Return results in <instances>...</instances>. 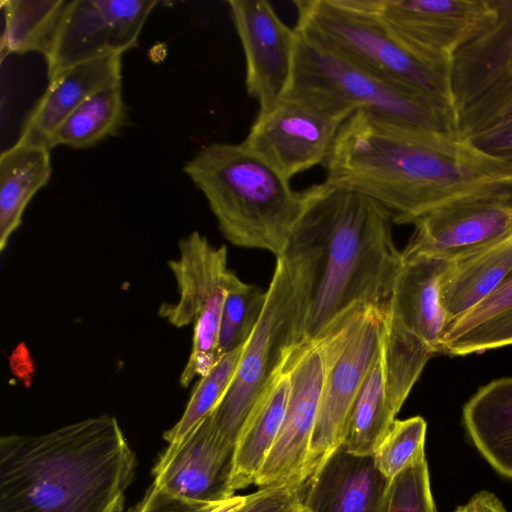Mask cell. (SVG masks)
Segmentation results:
<instances>
[{
  "label": "cell",
  "mask_w": 512,
  "mask_h": 512,
  "mask_svg": "<svg viewBox=\"0 0 512 512\" xmlns=\"http://www.w3.org/2000/svg\"><path fill=\"white\" fill-rule=\"evenodd\" d=\"M323 167L325 181L372 198L397 224L461 201L512 203V162L360 110L342 125Z\"/></svg>",
  "instance_id": "obj_1"
},
{
  "label": "cell",
  "mask_w": 512,
  "mask_h": 512,
  "mask_svg": "<svg viewBox=\"0 0 512 512\" xmlns=\"http://www.w3.org/2000/svg\"><path fill=\"white\" fill-rule=\"evenodd\" d=\"M301 195L287 248L306 264L304 341L309 342L356 311H386L403 261L392 236L393 217L377 201L325 180Z\"/></svg>",
  "instance_id": "obj_2"
},
{
  "label": "cell",
  "mask_w": 512,
  "mask_h": 512,
  "mask_svg": "<svg viewBox=\"0 0 512 512\" xmlns=\"http://www.w3.org/2000/svg\"><path fill=\"white\" fill-rule=\"evenodd\" d=\"M136 456L114 416L0 438V512H121Z\"/></svg>",
  "instance_id": "obj_3"
},
{
  "label": "cell",
  "mask_w": 512,
  "mask_h": 512,
  "mask_svg": "<svg viewBox=\"0 0 512 512\" xmlns=\"http://www.w3.org/2000/svg\"><path fill=\"white\" fill-rule=\"evenodd\" d=\"M231 244L282 255L302 209L301 191L242 143H211L184 167Z\"/></svg>",
  "instance_id": "obj_4"
},
{
  "label": "cell",
  "mask_w": 512,
  "mask_h": 512,
  "mask_svg": "<svg viewBox=\"0 0 512 512\" xmlns=\"http://www.w3.org/2000/svg\"><path fill=\"white\" fill-rule=\"evenodd\" d=\"M308 291L304 259L287 249L276 257L263 312L243 346L234 376L221 400L204 419L225 444L235 448L250 415L289 355L304 342Z\"/></svg>",
  "instance_id": "obj_5"
},
{
  "label": "cell",
  "mask_w": 512,
  "mask_h": 512,
  "mask_svg": "<svg viewBox=\"0 0 512 512\" xmlns=\"http://www.w3.org/2000/svg\"><path fill=\"white\" fill-rule=\"evenodd\" d=\"M295 30L328 52L453 108L452 66L429 63L391 31L376 0H296Z\"/></svg>",
  "instance_id": "obj_6"
},
{
  "label": "cell",
  "mask_w": 512,
  "mask_h": 512,
  "mask_svg": "<svg viewBox=\"0 0 512 512\" xmlns=\"http://www.w3.org/2000/svg\"><path fill=\"white\" fill-rule=\"evenodd\" d=\"M289 91L315 95L354 112L365 111L457 138L453 109L364 70L299 33Z\"/></svg>",
  "instance_id": "obj_7"
},
{
  "label": "cell",
  "mask_w": 512,
  "mask_h": 512,
  "mask_svg": "<svg viewBox=\"0 0 512 512\" xmlns=\"http://www.w3.org/2000/svg\"><path fill=\"white\" fill-rule=\"evenodd\" d=\"M179 256L168 261L177 284L176 303H163L159 316L181 328L194 324L191 352L180 375L187 387L222 358L219 333L231 270L227 248L216 247L201 233L191 232L178 244Z\"/></svg>",
  "instance_id": "obj_8"
},
{
  "label": "cell",
  "mask_w": 512,
  "mask_h": 512,
  "mask_svg": "<svg viewBox=\"0 0 512 512\" xmlns=\"http://www.w3.org/2000/svg\"><path fill=\"white\" fill-rule=\"evenodd\" d=\"M495 19L454 56L453 108L459 140L512 120V0H490Z\"/></svg>",
  "instance_id": "obj_9"
},
{
  "label": "cell",
  "mask_w": 512,
  "mask_h": 512,
  "mask_svg": "<svg viewBox=\"0 0 512 512\" xmlns=\"http://www.w3.org/2000/svg\"><path fill=\"white\" fill-rule=\"evenodd\" d=\"M385 316L375 307L359 310L319 337L327 370L309 449L310 477L343 444L353 403L381 351Z\"/></svg>",
  "instance_id": "obj_10"
},
{
  "label": "cell",
  "mask_w": 512,
  "mask_h": 512,
  "mask_svg": "<svg viewBox=\"0 0 512 512\" xmlns=\"http://www.w3.org/2000/svg\"><path fill=\"white\" fill-rule=\"evenodd\" d=\"M353 113L318 96L289 91L258 112L243 143L290 181L324 165L342 125Z\"/></svg>",
  "instance_id": "obj_11"
},
{
  "label": "cell",
  "mask_w": 512,
  "mask_h": 512,
  "mask_svg": "<svg viewBox=\"0 0 512 512\" xmlns=\"http://www.w3.org/2000/svg\"><path fill=\"white\" fill-rule=\"evenodd\" d=\"M286 365L290 378L288 404L276 441L256 477L259 488H302L310 477L309 449L327 370L323 340L296 346Z\"/></svg>",
  "instance_id": "obj_12"
},
{
  "label": "cell",
  "mask_w": 512,
  "mask_h": 512,
  "mask_svg": "<svg viewBox=\"0 0 512 512\" xmlns=\"http://www.w3.org/2000/svg\"><path fill=\"white\" fill-rule=\"evenodd\" d=\"M156 0L68 1L44 58L48 78L79 63L138 46Z\"/></svg>",
  "instance_id": "obj_13"
},
{
  "label": "cell",
  "mask_w": 512,
  "mask_h": 512,
  "mask_svg": "<svg viewBox=\"0 0 512 512\" xmlns=\"http://www.w3.org/2000/svg\"><path fill=\"white\" fill-rule=\"evenodd\" d=\"M376 8L402 43L437 65H453L496 16L490 0H376Z\"/></svg>",
  "instance_id": "obj_14"
},
{
  "label": "cell",
  "mask_w": 512,
  "mask_h": 512,
  "mask_svg": "<svg viewBox=\"0 0 512 512\" xmlns=\"http://www.w3.org/2000/svg\"><path fill=\"white\" fill-rule=\"evenodd\" d=\"M402 260L421 257L456 262L512 237V203L490 199L456 202L414 224Z\"/></svg>",
  "instance_id": "obj_15"
},
{
  "label": "cell",
  "mask_w": 512,
  "mask_h": 512,
  "mask_svg": "<svg viewBox=\"0 0 512 512\" xmlns=\"http://www.w3.org/2000/svg\"><path fill=\"white\" fill-rule=\"evenodd\" d=\"M231 18L246 63L245 87L259 111L272 107L289 90L298 41L265 0H229Z\"/></svg>",
  "instance_id": "obj_16"
},
{
  "label": "cell",
  "mask_w": 512,
  "mask_h": 512,
  "mask_svg": "<svg viewBox=\"0 0 512 512\" xmlns=\"http://www.w3.org/2000/svg\"><path fill=\"white\" fill-rule=\"evenodd\" d=\"M449 265L427 257L403 261L389 297L385 337L424 363L441 353L447 318L440 283Z\"/></svg>",
  "instance_id": "obj_17"
},
{
  "label": "cell",
  "mask_w": 512,
  "mask_h": 512,
  "mask_svg": "<svg viewBox=\"0 0 512 512\" xmlns=\"http://www.w3.org/2000/svg\"><path fill=\"white\" fill-rule=\"evenodd\" d=\"M234 450L203 420L178 442L168 444L153 468V484L190 503L221 504L234 496Z\"/></svg>",
  "instance_id": "obj_18"
},
{
  "label": "cell",
  "mask_w": 512,
  "mask_h": 512,
  "mask_svg": "<svg viewBox=\"0 0 512 512\" xmlns=\"http://www.w3.org/2000/svg\"><path fill=\"white\" fill-rule=\"evenodd\" d=\"M389 487L373 455H354L341 445L303 486L302 503L311 512H387Z\"/></svg>",
  "instance_id": "obj_19"
},
{
  "label": "cell",
  "mask_w": 512,
  "mask_h": 512,
  "mask_svg": "<svg viewBox=\"0 0 512 512\" xmlns=\"http://www.w3.org/2000/svg\"><path fill=\"white\" fill-rule=\"evenodd\" d=\"M122 81V55L76 64L49 78V84L26 117L17 142L49 147L61 123L88 97Z\"/></svg>",
  "instance_id": "obj_20"
},
{
  "label": "cell",
  "mask_w": 512,
  "mask_h": 512,
  "mask_svg": "<svg viewBox=\"0 0 512 512\" xmlns=\"http://www.w3.org/2000/svg\"><path fill=\"white\" fill-rule=\"evenodd\" d=\"M511 272L512 237L470 257L450 262L440 283L446 328L488 299Z\"/></svg>",
  "instance_id": "obj_21"
},
{
  "label": "cell",
  "mask_w": 512,
  "mask_h": 512,
  "mask_svg": "<svg viewBox=\"0 0 512 512\" xmlns=\"http://www.w3.org/2000/svg\"><path fill=\"white\" fill-rule=\"evenodd\" d=\"M463 423L485 460L512 479V378L481 387L464 405Z\"/></svg>",
  "instance_id": "obj_22"
},
{
  "label": "cell",
  "mask_w": 512,
  "mask_h": 512,
  "mask_svg": "<svg viewBox=\"0 0 512 512\" xmlns=\"http://www.w3.org/2000/svg\"><path fill=\"white\" fill-rule=\"evenodd\" d=\"M52 175L50 149L16 141L0 155V251L22 223L23 213Z\"/></svg>",
  "instance_id": "obj_23"
},
{
  "label": "cell",
  "mask_w": 512,
  "mask_h": 512,
  "mask_svg": "<svg viewBox=\"0 0 512 512\" xmlns=\"http://www.w3.org/2000/svg\"><path fill=\"white\" fill-rule=\"evenodd\" d=\"M289 394L290 378L285 363L250 415L235 444L231 479L234 493L255 484L281 429Z\"/></svg>",
  "instance_id": "obj_24"
},
{
  "label": "cell",
  "mask_w": 512,
  "mask_h": 512,
  "mask_svg": "<svg viewBox=\"0 0 512 512\" xmlns=\"http://www.w3.org/2000/svg\"><path fill=\"white\" fill-rule=\"evenodd\" d=\"M128 122L122 85L109 86L88 97L61 123L49 147L88 148L117 135Z\"/></svg>",
  "instance_id": "obj_25"
},
{
  "label": "cell",
  "mask_w": 512,
  "mask_h": 512,
  "mask_svg": "<svg viewBox=\"0 0 512 512\" xmlns=\"http://www.w3.org/2000/svg\"><path fill=\"white\" fill-rule=\"evenodd\" d=\"M395 420L386 392L380 351L353 403L342 445L354 455H373Z\"/></svg>",
  "instance_id": "obj_26"
},
{
  "label": "cell",
  "mask_w": 512,
  "mask_h": 512,
  "mask_svg": "<svg viewBox=\"0 0 512 512\" xmlns=\"http://www.w3.org/2000/svg\"><path fill=\"white\" fill-rule=\"evenodd\" d=\"M67 0H2L1 60L10 54L48 51Z\"/></svg>",
  "instance_id": "obj_27"
},
{
  "label": "cell",
  "mask_w": 512,
  "mask_h": 512,
  "mask_svg": "<svg viewBox=\"0 0 512 512\" xmlns=\"http://www.w3.org/2000/svg\"><path fill=\"white\" fill-rule=\"evenodd\" d=\"M302 488H259L248 495L233 496L218 505H200L176 498L155 484L128 512H290L300 502Z\"/></svg>",
  "instance_id": "obj_28"
},
{
  "label": "cell",
  "mask_w": 512,
  "mask_h": 512,
  "mask_svg": "<svg viewBox=\"0 0 512 512\" xmlns=\"http://www.w3.org/2000/svg\"><path fill=\"white\" fill-rule=\"evenodd\" d=\"M265 302L266 291L241 281L231 272L220 324L221 356L247 342L260 319Z\"/></svg>",
  "instance_id": "obj_29"
},
{
  "label": "cell",
  "mask_w": 512,
  "mask_h": 512,
  "mask_svg": "<svg viewBox=\"0 0 512 512\" xmlns=\"http://www.w3.org/2000/svg\"><path fill=\"white\" fill-rule=\"evenodd\" d=\"M243 346L223 355L207 374L200 377L180 419L163 434L168 444L178 442L213 411L234 376Z\"/></svg>",
  "instance_id": "obj_30"
},
{
  "label": "cell",
  "mask_w": 512,
  "mask_h": 512,
  "mask_svg": "<svg viewBox=\"0 0 512 512\" xmlns=\"http://www.w3.org/2000/svg\"><path fill=\"white\" fill-rule=\"evenodd\" d=\"M427 424L421 416L395 420L376 448L373 458L377 469L389 481L425 454Z\"/></svg>",
  "instance_id": "obj_31"
},
{
  "label": "cell",
  "mask_w": 512,
  "mask_h": 512,
  "mask_svg": "<svg viewBox=\"0 0 512 512\" xmlns=\"http://www.w3.org/2000/svg\"><path fill=\"white\" fill-rule=\"evenodd\" d=\"M387 512H437L425 454L390 481Z\"/></svg>",
  "instance_id": "obj_32"
},
{
  "label": "cell",
  "mask_w": 512,
  "mask_h": 512,
  "mask_svg": "<svg viewBox=\"0 0 512 512\" xmlns=\"http://www.w3.org/2000/svg\"><path fill=\"white\" fill-rule=\"evenodd\" d=\"M510 345H512V310L464 333L444 339L441 344V353L466 356Z\"/></svg>",
  "instance_id": "obj_33"
},
{
  "label": "cell",
  "mask_w": 512,
  "mask_h": 512,
  "mask_svg": "<svg viewBox=\"0 0 512 512\" xmlns=\"http://www.w3.org/2000/svg\"><path fill=\"white\" fill-rule=\"evenodd\" d=\"M512 310V272L488 299L449 325L443 339L464 333L481 323Z\"/></svg>",
  "instance_id": "obj_34"
},
{
  "label": "cell",
  "mask_w": 512,
  "mask_h": 512,
  "mask_svg": "<svg viewBox=\"0 0 512 512\" xmlns=\"http://www.w3.org/2000/svg\"><path fill=\"white\" fill-rule=\"evenodd\" d=\"M467 141L485 154L512 162V120Z\"/></svg>",
  "instance_id": "obj_35"
},
{
  "label": "cell",
  "mask_w": 512,
  "mask_h": 512,
  "mask_svg": "<svg viewBox=\"0 0 512 512\" xmlns=\"http://www.w3.org/2000/svg\"><path fill=\"white\" fill-rule=\"evenodd\" d=\"M503 503L493 493L481 491L470 498L464 505L459 506L453 512H502Z\"/></svg>",
  "instance_id": "obj_36"
},
{
  "label": "cell",
  "mask_w": 512,
  "mask_h": 512,
  "mask_svg": "<svg viewBox=\"0 0 512 512\" xmlns=\"http://www.w3.org/2000/svg\"><path fill=\"white\" fill-rule=\"evenodd\" d=\"M290 512H311L303 503L301 502L293 508Z\"/></svg>",
  "instance_id": "obj_37"
},
{
  "label": "cell",
  "mask_w": 512,
  "mask_h": 512,
  "mask_svg": "<svg viewBox=\"0 0 512 512\" xmlns=\"http://www.w3.org/2000/svg\"><path fill=\"white\" fill-rule=\"evenodd\" d=\"M502 512H508V510L504 507Z\"/></svg>",
  "instance_id": "obj_38"
}]
</instances>
